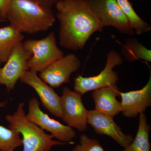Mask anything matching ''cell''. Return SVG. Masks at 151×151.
I'll list each match as a JSON object with an SVG mask.
<instances>
[{"instance_id": "1", "label": "cell", "mask_w": 151, "mask_h": 151, "mask_svg": "<svg viewBox=\"0 0 151 151\" xmlns=\"http://www.w3.org/2000/svg\"><path fill=\"white\" fill-rule=\"evenodd\" d=\"M60 23L59 42L67 49L84 48L92 35L104 27L86 0H60L55 5Z\"/></svg>"}, {"instance_id": "2", "label": "cell", "mask_w": 151, "mask_h": 151, "mask_svg": "<svg viewBox=\"0 0 151 151\" xmlns=\"http://www.w3.org/2000/svg\"><path fill=\"white\" fill-rule=\"evenodd\" d=\"M6 20L19 32L31 35L50 29L55 18L52 9L32 0H11Z\"/></svg>"}, {"instance_id": "3", "label": "cell", "mask_w": 151, "mask_h": 151, "mask_svg": "<svg viewBox=\"0 0 151 151\" xmlns=\"http://www.w3.org/2000/svg\"><path fill=\"white\" fill-rule=\"evenodd\" d=\"M25 104L21 102L12 114H7L6 120L9 128L15 130L21 135L22 151H50L55 146L67 145L53 139L37 125L28 120L24 110Z\"/></svg>"}, {"instance_id": "4", "label": "cell", "mask_w": 151, "mask_h": 151, "mask_svg": "<svg viewBox=\"0 0 151 151\" xmlns=\"http://www.w3.org/2000/svg\"><path fill=\"white\" fill-rule=\"evenodd\" d=\"M23 44L32 54L28 61L29 69L37 73L64 55V52L57 46L53 32L42 39L27 40Z\"/></svg>"}, {"instance_id": "5", "label": "cell", "mask_w": 151, "mask_h": 151, "mask_svg": "<svg viewBox=\"0 0 151 151\" xmlns=\"http://www.w3.org/2000/svg\"><path fill=\"white\" fill-rule=\"evenodd\" d=\"M123 62L121 54L111 50L107 53L105 68L98 75L85 77L78 75L74 78V90L82 95L90 91L116 85L119 80V74L113 68Z\"/></svg>"}, {"instance_id": "6", "label": "cell", "mask_w": 151, "mask_h": 151, "mask_svg": "<svg viewBox=\"0 0 151 151\" xmlns=\"http://www.w3.org/2000/svg\"><path fill=\"white\" fill-rule=\"evenodd\" d=\"M26 118L42 129L50 132L58 141L67 144H73L72 141L76 137V133L73 128L61 124L44 113L40 107L39 101L36 97L29 101Z\"/></svg>"}, {"instance_id": "7", "label": "cell", "mask_w": 151, "mask_h": 151, "mask_svg": "<svg viewBox=\"0 0 151 151\" xmlns=\"http://www.w3.org/2000/svg\"><path fill=\"white\" fill-rule=\"evenodd\" d=\"M103 27H113L124 34L134 36L130 26L116 0H86Z\"/></svg>"}, {"instance_id": "8", "label": "cell", "mask_w": 151, "mask_h": 151, "mask_svg": "<svg viewBox=\"0 0 151 151\" xmlns=\"http://www.w3.org/2000/svg\"><path fill=\"white\" fill-rule=\"evenodd\" d=\"M82 96L75 90L72 91L68 87H64L60 97L61 119L68 126L80 132L87 129L89 113L82 102Z\"/></svg>"}, {"instance_id": "9", "label": "cell", "mask_w": 151, "mask_h": 151, "mask_svg": "<svg viewBox=\"0 0 151 151\" xmlns=\"http://www.w3.org/2000/svg\"><path fill=\"white\" fill-rule=\"evenodd\" d=\"M31 53L25 49L23 42L15 47L5 64L0 67V85H4L7 91L14 89L22 74L29 70L28 61Z\"/></svg>"}, {"instance_id": "10", "label": "cell", "mask_w": 151, "mask_h": 151, "mask_svg": "<svg viewBox=\"0 0 151 151\" xmlns=\"http://www.w3.org/2000/svg\"><path fill=\"white\" fill-rule=\"evenodd\" d=\"M81 61L75 54L64 55L40 73V78L52 88L69 83L70 75L81 67Z\"/></svg>"}, {"instance_id": "11", "label": "cell", "mask_w": 151, "mask_h": 151, "mask_svg": "<svg viewBox=\"0 0 151 151\" xmlns=\"http://www.w3.org/2000/svg\"><path fill=\"white\" fill-rule=\"evenodd\" d=\"M19 81L32 88L37 93L42 105L53 116L61 119L60 97L48 84L44 82L37 73L29 70L23 73Z\"/></svg>"}, {"instance_id": "12", "label": "cell", "mask_w": 151, "mask_h": 151, "mask_svg": "<svg viewBox=\"0 0 151 151\" xmlns=\"http://www.w3.org/2000/svg\"><path fill=\"white\" fill-rule=\"evenodd\" d=\"M88 124L92 126L95 133L111 137L124 149L129 145L134 139L132 135L123 133L121 127L114 122L113 117L94 109L89 111Z\"/></svg>"}, {"instance_id": "13", "label": "cell", "mask_w": 151, "mask_h": 151, "mask_svg": "<svg viewBox=\"0 0 151 151\" xmlns=\"http://www.w3.org/2000/svg\"><path fill=\"white\" fill-rule=\"evenodd\" d=\"M122 115L134 118L144 113L151 105V76L142 89L126 92H120Z\"/></svg>"}, {"instance_id": "14", "label": "cell", "mask_w": 151, "mask_h": 151, "mask_svg": "<svg viewBox=\"0 0 151 151\" xmlns=\"http://www.w3.org/2000/svg\"><path fill=\"white\" fill-rule=\"evenodd\" d=\"M117 85L96 89L92 92L95 104L94 110L107 116L114 117L122 112L121 102L116 99L120 96Z\"/></svg>"}, {"instance_id": "15", "label": "cell", "mask_w": 151, "mask_h": 151, "mask_svg": "<svg viewBox=\"0 0 151 151\" xmlns=\"http://www.w3.org/2000/svg\"><path fill=\"white\" fill-rule=\"evenodd\" d=\"M24 36L10 24L0 28V63H5L15 47L22 42Z\"/></svg>"}, {"instance_id": "16", "label": "cell", "mask_w": 151, "mask_h": 151, "mask_svg": "<svg viewBox=\"0 0 151 151\" xmlns=\"http://www.w3.org/2000/svg\"><path fill=\"white\" fill-rule=\"evenodd\" d=\"M151 127L145 113L139 114L137 132L132 143L122 151H151L150 132Z\"/></svg>"}, {"instance_id": "17", "label": "cell", "mask_w": 151, "mask_h": 151, "mask_svg": "<svg viewBox=\"0 0 151 151\" xmlns=\"http://www.w3.org/2000/svg\"><path fill=\"white\" fill-rule=\"evenodd\" d=\"M121 52L129 62L143 60L151 62V50L140 42L137 38H130L122 46Z\"/></svg>"}, {"instance_id": "18", "label": "cell", "mask_w": 151, "mask_h": 151, "mask_svg": "<svg viewBox=\"0 0 151 151\" xmlns=\"http://www.w3.org/2000/svg\"><path fill=\"white\" fill-rule=\"evenodd\" d=\"M116 1L130 26L134 30L136 34L141 35L150 31V24L145 22L138 15L129 0Z\"/></svg>"}, {"instance_id": "19", "label": "cell", "mask_w": 151, "mask_h": 151, "mask_svg": "<svg viewBox=\"0 0 151 151\" xmlns=\"http://www.w3.org/2000/svg\"><path fill=\"white\" fill-rule=\"evenodd\" d=\"M6 104V102H0V108H4ZM22 145L18 132L0 125V151H14Z\"/></svg>"}, {"instance_id": "20", "label": "cell", "mask_w": 151, "mask_h": 151, "mask_svg": "<svg viewBox=\"0 0 151 151\" xmlns=\"http://www.w3.org/2000/svg\"><path fill=\"white\" fill-rule=\"evenodd\" d=\"M72 151H104V150L99 141L83 134L80 136V144L76 146Z\"/></svg>"}, {"instance_id": "21", "label": "cell", "mask_w": 151, "mask_h": 151, "mask_svg": "<svg viewBox=\"0 0 151 151\" xmlns=\"http://www.w3.org/2000/svg\"><path fill=\"white\" fill-rule=\"evenodd\" d=\"M10 1L11 0H0V18L5 20H6V14Z\"/></svg>"}, {"instance_id": "22", "label": "cell", "mask_w": 151, "mask_h": 151, "mask_svg": "<svg viewBox=\"0 0 151 151\" xmlns=\"http://www.w3.org/2000/svg\"><path fill=\"white\" fill-rule=\"evenodd\" d=\"M48 8L52 9L53 6L60 0H32Z\"/></svg>"}, {"instance_id": "23", "label": "cell", "mask_w": 151, "mask_h": 151, "mask_svg": "<svg viewBox=\"0 0 151 151\" xmlns=\"http://www.w3.org/2000/svg\"><path fill=\"white\" fill-rule=\"evenodd\" d=\"M6 20H5L1 18H0V23H1L2 22H6Z\"/></svg>"}, {"instance_id": "24", "label": "cell", "mask_w": 151, "mask_h": 151, "mask_svg": "<svg viewBox=\"0 0 151 151\" xmlns=\"http://www.w3.org/2000/svg\"><path fill=\"white\" fill-rule=\"evenodd\" d=\"M1 63H0V66H1Z\"/></svg>"}]
</instances>
